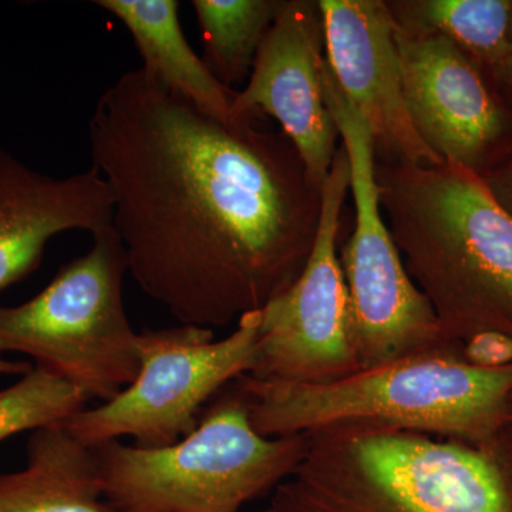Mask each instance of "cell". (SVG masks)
<instances>
[{
    "mask_svg": "<svg viewBox=\"0 0 512 512\" xmlns=\"http://www.w3.org/2000/svg\"><path fill=\"white\" fill-rule=\"evenodd\" d=\"M89 147L128 272L180 325L262 311L308 264L322 188L282 131L215 119L140 67L97 100Z\"/></svg>",
    "mask_w": 512,
    "mask_h": 512,
    "instance_id": "cell-1",
    "label": "cell"
},
{
    "mask_svg": "<svg viewBox=\"0 0 512 512\" xmlns=\"http://www.w3.org/2000/svg\"><path fill=\"white\" fill-rule=\"evenodd\" d=\"M376 183L403 264L448 342L512 338V214L484 178L447 163L376 161Z\"/></svg>",
    "mask_w": 512,
    "mask_h": 512,
    "instance_id": "cell-2",
    "label": "cell"
},
{
    "mask_svg": "<svg viewBox=\"0 0 512 512\" xmlns=\"http://www.w3.org/2000/svg\"><path fill=\"white\" fill-rule=\"evenodd\" d=\"M268 512H512V426L483 443L349 423L313 431Z\"/></svg>",
    "mask_w": 512,
    "mask_h": 512,
    "instance_id": "cell-3",
    "label": "cell"
},
{
    "mask_svg": "<svg viewBox=\"0 0 512 512\" xmlns=\"http://www.w3.org/2000/svg\"><path fill=\"white\" fill-rule=\"evenodd\" d=\"M234 384L265 437L362 423L483 443L512 426V365L483 369L450 353L404 357L326 384L249 375Z\"/></svg>",
    "mask_w": 512,
    "mask_h": 512,
    "instance_id": "cell-4",
    "label": "cell"
},
{
    "mask_svg": "<svg viewBox=\"0 0 512 512\" xmlns=\"http://www.w3.org/2000/svg\"><path fill=\"white\" fill-rule=\"evenodd\" d=\"M92 448L101 493L116 512H242L291 477L308 436L259 434L231 383L177 443L148 448L116 440Z\"/></svg>",
    "mask_w": 512,
    "mask_h": 512,
    "instance_id": "cell-5",
    "label": "cell"
},
{
    "mask_svg": "<svg viewBox=\"0 0 512 512\" xmlns=\"http://www.w3.org/2000/svg\"><path fill=\"white\" fill-rule=\"evenodd\" d=\"M127 255L113 228L63 265L35 298L0 308V355L22 353L106 403L136 380L138 333L123 301Z\"/></svg>",
    "mask_w": 512,
    "mask_h": 512,
    "instance_id": "cell-6",
    "label": "cell"
},
{
    "mask_svg": "<svg viewBox=\"0 0 512 512\" xmlns=\"http://www.w3.org/2000/svg\"><path fill=\"white\" fill-rule=\"evenodd\" d=\"M320 82L348 154L355 198V229L339 259L352 305L360 367L373 369L404 357L441 352L447 342L436 313L410 278L384 220L369 127L346 99L326 59L320 66Z\"/></svg>",
    "mask_w": 512,
    "mask_h": 512,
    "instance_id": "cell-7",
    "label": "cell"
},
{
    "mask_svg": "<svg viewBox=\"0 0 512 512\" xmlns=\"http://www.w3.org/2000/svg\"><path fill=\"white\" fill-rule=\"evenodd\" d=\"M261 311L247 313L221 340L214 330L180 325L138 333L140 370L114 399L63 421L74 439L97 447L130 437L134 446L164 447L197 429L202 407L258 362Z\"/></svg>",
    "mask_w": 512,
    "mask_h": 512,
    "instance_id": "cell-8",
    "label": "cell"
},
{
    "mask_svg": "<svg viewBox=\"0 0 512 512\" xmlns=\"http://www.w3.org/2000/svg\"><path fill=\"white\" fill-rule=\"evenodd\" d=\"M350 164L340 147L322 187V214L308 264L261 311L255 379L326 384L362 372L352 305L338 254Z\"/></svg>",
    "mask_w": 512,
    "mask_h": 512,
    "instance_id": "cell-9",
    "label": "cell"
},
{
    "mask_svg": "<svg viewBox=\"0 0 512 512\" xmlns=\"http://www.w3.org/2000/svg\"><path fill=\"white\" fill-rule=\"evenodd\" d=\"M403 93L421 140L447 164L483 177L512 147V119L474 60L450 40L396 26Z\"/></svg>",
    "mask_w": 512,
    "mask_h": 512,
    "instance_id": "cell-10",
    "label": "cell"
},
{
    "mask_svg": "<svg viewBox=\"0 0 512 512\" xmlns=\"http://www.w3.org/2000/svg\"><path fill=\"white\" fill-rule=\"evenodd\" d=\"M325 35L319 2L286 0L259 47L247 87L235 93L231 121L266 114L298 151L309 180L322 188L338 153L339 130L323 97Z\"/></svg>",
    "mask_w": 512,
    "mask_h": 512,
    "instance_id": "cell-11",
    "label": "cell"
},
{
    "mask_svg": "<svg viewBox=\"0 0 512 512\" xmlns=\"http://www.w3.org/2000/svg\"><path fill=\"white\" fill-rule=\"evenodd\" d=\"M325 59L346 99L369 127L377 163L444 164L410 119L396 23L382 0H320Z\"/></svg>",
    "mask_w": 512,
    "mask_h": 512,
    "instance_id": "cell-12",
    "label": "cell"
},
{
    "mask_svg": "<svg viewBox=\"0 0 512 512\" xmlns=\"http://www.w3.org/2000/svg\"><path fill=\"white\" fill-rule=\"evenodd\" d=\"M109 187L96 168L56 178L0 148V292L32 274L47 242L66 231L111 227Z\"/></svg>",
    "mask_w": 512,
    "mask_h": 512,
    "instance_id": "cell-13",
    "label": "cell"
},
{
    "mask_svg": "<svg viewBox=\"0 0 512 512\" xmlns=\"http://www.w3.org/2000/svg\"><path fill=\"white\" fill-rule=\"evenodd\" d=\"M94 5L126 26L143 59L141 69L215 119L231 121L237 92L224 86L191 49L177 0H96Z\"/></svg>",
    "mask_w": 512,
    "mask_h": 512,
    "instance_id": "cell-14",
    "label": "cell"
},
{
    "mask_svg": "<svg viewBox=\"0 0 512 512\" xmlns=\"http://www.w3.org/2000/svg\"><path fill=\"white\" fill-rule=\"evenodd\" d=\"M0 512H116L101 493L92 447L62 424L33 431L26 467L0 474Z\"/></svg>",
    "mask_w": 512,
    "mask_h": 512,
    "instance_id": "cell-15",
    "label": "cell"
},
{
    "mask_svg": "<svg viewBox=\"0 0 512 512\" xmlns=\"http://www.w3.org/2000/svg\"><path fill=\"white\" fill-rule=\"evenodd\" d=\"M387 6L397 28L444 37L494 76L507 59L511 0H393Z\"/></svg>",
    "mask_w": 512,
    "mask_h": 512,
    "instance_id": "cell-16",
    "label": "cell"
},
{
    "mask_svg": "<svg viewBox=\"0 0 512 512\" xmlns=\"http://www.w3.org/2000/svg\"><path fill=\"white\" fill-rule=\"evenodd\" d=\"M286 0H194L205 63L231 89L251 74L259 47ZM232 90V89H231Z\"/></svg>",
    "mask_w": 512,
    "mask_h": 512,
    "instance_id": "cell-17",
    "label": "cell"
},
{
    "mask_svg": "<svg viewBox=\"0 0 512 512\" xmlns=\"http://www.w3.org/2000/svg\"><path fill=\"white\" fill-rule=\"evenodd\" d=\"M89 400L72 383L43 366L0 390V443L23 431L56 426L86 409Z\"/></svg>",
    "mask_w": 512,
    "mask_h": 512,
    "instance_id": "cell-18",
    "label": "cell"
},
{
    "mask_svg": "<svg viewBox=\"0 0 512 512\" xmlns=\"http://www.w3.org/2000/svg\"><path fill=\"white\" fill-rule=\"evenodd\" d=\"M461 359L468 365L498 369L512 365V338L503 333H478L461 345Z\"/></svg>",
    "mask_w": 512,
    "mask_h": 512,
    "instance_id": "cell-19",
    "label": "cell"
},
{
    "mask_svg": "<svg viewBox=\"0 0 512 512\" xmlns=\"http://www.w3.org/2000/svg\"><path fill=\"white\" fill-rule=\"evenodd\" d=\"M484 181L498 202L512 214V164L495 171L491 177L484 178Z\"/></svg>",
    "mask_w": 512,
    "mask_h": 512,
    "instance_id": "cell-20",
    "label": "cell"
},
{
    "mask_svg": "<svg viewBox=\"0 0 512 512\" xmlns=\"http://www.w3.org/2000/svg\"><path fill=\"white\" fill-rule=\"evenodd\" d=\"M29 362H13V360L3 359L0 355V376H23L32 370Z\"/></svg>",
    "mask_w": 512,
    "mask_h": 512,
    "instance_id": "cell-21",
    "label": "cell"
},
{
    "mask_svg": "<svg viewBox=\"0 0 512 512\" xmlns=\"http://www.w3.org/2000/svg\"><path fill=\"white\" fill-rule=\"evenodd\" d=\"M494 77L498 80V82L508 84V86L512 87V20L510 50H508L507 59H505L503 66H501L500 70L495 73Z\"/></svg>",
    "mask_w": 512,
    "mask_h": 512,
    "instance_id": "cell-22",
    "label": "cell"
},
{
    "mask_svg": "<svg viewBox=\"0 0 512 512\" xmlns=\"http://www.w3.org/2000/svg\"><path fill=\"white\" fill-rule=\"evenodd\" d=\"M265 512H268V511H265Z\"/></svg>",
    "mask_w": 512,
    "mask_h": 512,
    "instance_id": "cell-23",
    "label": "cell"
}]
</instances>
